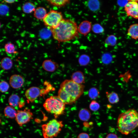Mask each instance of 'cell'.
<instances>
[{"instance_id": "1", "label": "cell", "mask_w": 138, "mask_h": 138, "mask_svg": "<svg viewBox=\"0 0 138 138\" xmlns=\"http://www.w3.org/2000/svg\"><path fill=\"white\" fill-rule=\"evenodd\" d=\"M50 29L54 38L59 42L68 41L78 36L76 22L70 19H63L56 27Z\"/></svg>"}, {"instance_id": "2", "label": "cell", "mask_w": 138, "mask_h": 138, "mask_svg": "<svg viewBox=\"0 0 138 138\" xmlns=\"http://www.w3.org/2000/svg\"><path fill=\"white\" fill-rule=\"evenodd\" d=\"M117 124L119 132L123 134H129L138 127V112L134 109H130L121 113Z\"/></svg>"}, {"instance_id": "3", "label": "cell", "mask_w": 138, "mask_h": 138, "mask_svg": "<svg viewBox=\"0 0 138 138\" xmlns=\"http://www.w3.org/2000/svg\"><path fill=\"white\" fill-rule=\"evenodd\" d=\"M65 105L58 96H52L47 99L43 106L48 112L53 114L56 118L64 113Z\"/></svg>"}, {"instance_id": "4", "label": "cell", "mask_w": 138, "mask_h": 138, "mask_svg": "<svg viewBox=\"0 0 138 138\" xmlns=\"http://www.w3.org/2000/svg\"><path fill=\"white\" fill-rule=\"evenodd\" d=\"M84 87V86L82 84L68 79L64 80L60 86V88L64 90L75 102L83 94Z\"/></svg>"}, {"instance_id": "5", "label": "cell", "mask_w": 138, "mask_h": 138, "mask_svg": "<svg viewBox=\"0 0 138 138\" xmlns=\"http://www.w3.org/2000/svg\"><path fill=\"white\" fill-rule=\"evenodd\" d=\"M62 121L55 119L49 121L42 126V133L44 138H54L60 133L63 126Z\"/></svg>"}, {"instance_id": "6", "label": "cell", "mask_w": 138, "mask_h": 138, "mask_svg": "<svg viewBox=\"0 0 138 138\" xmlns=\"http://www.w3.org/2000/svg\"><path fill=\"white\" fill-rule=\"evenodd\" d=\"M63 19L61 12L52 10L47 14L43 21L44 25L50 29L56 27Z\"/></svg>"}, {"instance_id": "7", "label": "cell", "mask_w": 138, "mask_h": 138, "mask_svg": "<svg viewBox=\"0 0 138 138\" xmlns=\"http://www.w3.org/2000/svg\"><path fill=\"white\" fill-rule=\"evenodd\" d=\"M33 115L30 110L27 108L23 110H17L16 120L18 124L21 126L29 122L32 118Z\"/></svg>"}, {"instance_id": "8", "label": "cell", "mask_w": 138, "mask_h": 138, "mask_svg": "<svg viewBox=\"0 0 138 138\" xmlns=\"http://www.w3.org/2000/svg\"><path fill=\"white\" fill-rule=\"evenodd\" d=\"M124 9L128 16L138 19V2L137 1H129L124 6Z\"/></svg>"}, {"instance_id": "9", "label": "cell", "mask_w": 138, "mask_h": 138, "mask_svg": "<svg viewBox=\"0 0 138 138\" xmlns=\"http://www.w3.org/2000/svg\"><path fill=\"white\" fill-rule=\"evenodd\" d=\"M40 89L36 87H32L26 91L25 95L27 99L31 102H33L41 93Z\"/></svg>"}, {"instance_id": "10", "label": "cell", "mask_w": 138, "mask_h": 138, "mask_svg": "<svg viewBox=\"0 0 138 138\" xmlns=\"http://www.w3.org/2000/svg\"><path fill=\"white\" fill-rule=\"evenodd\" d=\"M24 82L22 77L17 74H14L11 76L9 80L11 86L15 89H18L21 87L24 84Z\"/></svg>"}, {"instance_id": "11", "label": "cell", "mask_w": 138, "mask_h": 138, "mask_svg": "<svg viewBox=\"0 0 138 138\" xmlns=\"http://www.w3.org/2000/svg\"><path fill=\"white\" fill-rule=\"evenodd\" d=\"M58 96L65 104H72L76 102L64 90L61 88L58 91Z\"/></svg>"}, {"instance_id": "12", "label": "cell", "mask_w": 138, "mask_h": 138, "mask_svg": "<svg viewBox=\"0 0 138 138\" xmlns=\"http://www.w3.org/2000/svg\"><path fill=\"white\" fill-rule=\"evenodd\" d=\"M91 28V22L87 20H85L79 24L78 28V30L80 33L86 36L90 32Z\"/></svg>"}, {"instance_id": "13", "label": "cell", "mask_w": 138, "mask_h": 138, "mask_svg": "<svg viewBox=\"0 0 138 138\" xmlns=\"http://www.w3.org/2000/svg\"><path fill=\"white\" fill-rule=\"evenodd\" d=\"M58 64L50 60H44L42 64L43 68L46 71L53 72L56 70L58 67Z\"/></svg>"}, {"instance_id": "14", "label": "cell", "mask_w": 138, "mask_h": 138, "mask_svg": "<svg viewBox=\"0 0 138 138\" xmlns=\"http://www.w3.org/2000/svg\"><path fill=\"white\" fill-rule=\"evenodd\" d=\"M8 102L10 105L13 107H16L18 106L20 107H22L24 105V103H21L20 98L17 95L14 94L11 95L8 99Z\"/></svg>"}, {"instance_id": "15", "label": "cell", "mask_w": 138, "mask_h": 138, "mask_svg": "<svg viewBox=\"0 0 138 138\" xmlns=\"http://www.w3.org/2000/svg\"><path fill=\"white\" fill-rule=\"evenodd\" d=\"M127 34L133 39H138V24H134L130 25L128 30Z\"/></svg>"}, {"instance_id": "16", "label": "cell", "mask_w": 138, "mask_h": 138, "mask_svg": "<svg viewBox=\"0 0 138 138\" xmlns=\"http://www.w3.org/2000/svg\"><path fill=\"white\" fill-rule=\"evenodd\" d=\"M71 80L75 82L82 84L84 82L85 77L82 72L78 71L73 73L71 76Z\"/></svg>"}, {"instance_id": "17", "label": "cell", "mask_w": 138, "mask_h": 138, "mask_svg": "<svg viewBox=\"0 0 138 138\" xmlns=\"http://www.w3.org/2000/svg\"><path fill=\"white\" fill-rule=\"evenodd\" d=\"M46 9L42 7H38L35 9L34 13V16L39 19H43L46 15Z\"/></svg>"}, {"instance_id": "18", "label": "cell", "mask_w": 138, "mask_h": 138, "mask_svg": "<svg viewBox=\"0 0 138 138\" xmlns=\"http://www.w3.org/2000/svg\"><path fill=\"white\" fill-rule=\"evenodd\" d=\"M91 114L90 111L87 109L83 108L79 111L78 116L80 119L83 121L88 120L90 118Z\"/></svg>"}, {"instance_id": "19", "label": "cell", "mask_w": 138, "mask_h": 138, "mask_svg": "<svg viewBox=\"0 0 138 138\" xmlns=\"http://www.w3.org/2000/svg\"><path fill=\"white\" fill-rule=\"evenodd\" d=\"M4 113L6 116L13 119L16 117L17 112L13 107L10 106H7L5 108Z\"/></svg>"}, {"instance_id": "20", "label": "cell", "mask_w": 138, "mask_h": 138, "mask_svg": "<svg viewBox=\"0 0 138 138\" xmlns=\"http://www.w3.org/2000/svg\"><path fill=\"white\" fill-rule=\"evenodd\" d=\"M106 97L108 101L111 104H114L118 103L119 101V96L116 93L112 92L106 93Z\"/></svg>"}, {"instance_id": "21", "label": "cell", "mask_w": 138, "mask_h": 138, "mask_svg": "<svg viewBox=\"0 0 138 138\" xmlns=\"http://www.w3.org/2000/svg\"><path fill=\"white\" fill-rule=\"evenodd\" d=\"M2 67L5 70L10 69L13 65V62L11 60L9 57H5L2 59L1 62Z\"/></svg>"}, {"instance_id": "22", "label": "cell", "mask_w": 138, "mask_h": 138, "mask_svg": "<svg viewBox=\"0 0 138 138\" xmlns=\"http://www.w3.org/2000/svg\"><path fill=\"white\" fill-rule=\"evenodd\" d=\"M22 9L23 11L25 13H31L35 10V6L33 3L30 2H27L23 5Z\"/></svg>"}, {"instance_id": "23", "label": "cell", "mask_w": 138, "mask_h": 138, "mask_svg": "<svg viewBox=\"0 0 138 138\" xmlns=\"http://www.w3.org/2000/svg\"><path fill=\"white\" fill-rule=\"evenodd\" d=\"M87 5L90 10L96 11L99 8L100 3L97 0H90L87 2Z\"/></svg>"}, {"instance_id": "24", "label": "cell", "mask_w": 138, "mask_h": 138, "mask_svg": "<svg viewBox=\"0 0 138 138\" xmlns=\"http://www.w3.org/2000/svg\"><path fill=\"white\" fill-rule=\"evenodd\" d=\"M47 1L51 5L59 7L64 6L70 3V1L68 0H51Z\"/></svg>"}, {"instance_id": "25", "label": "cell", "mask_w": 138, "mask_h": 138, "mask_svg": "<svg viewBox=\"0 0 138 138\" xmlns=\"http://www.w3.org/2000/svg\"><path fill=\"white\" fill-rule=\"evenodd\" d=\"M117 37L114 35L113 34L110 35L105 40V44L109 46H114L117 43Z\"/></svg>"}, {"instance_id": "26", "label": "cell", "mask_w": 138, "mask_h": 138, "mask_svg": "<svg viewBox=\"0 0 138 138\" xmlns=\"http://www.w3.org/2000/svg\"><path fill=\"white\" fill-rule=\"evenodd\" d=\"M99 94V93L98 89L95 87L91 88L88 91V96L92 99H95L97 98Z\"/></svg>"}, {"instance_id": "27", "label": "cell", "mask_w": 138, "mask_h": 138, "mask_svg": "<svg viewBox=\"0 0 138 138\" xmlns=\"http://www.w3.org/2000/svg\"><path fill=\"white\" fill-rule=\"evenodd\" d=\"M4 48L5 51L8 53H17L14 44L12 43H8L6 44Z\"/></svg>"}, {"instance_id": "28", "label": "cell", "mask_w": 138, "mask_h": 138, "mask_svg": "<svg viewBox=\"0 0 138 138\" xmlns=\"http://www.w3.org/2000/svg\"><path fill=\"white\" fill-rule=\"evenodd\" d=\"M90 61V58L86 54H83L79 57L78 62L80 65L86 66L89 63Z\"/></svg>"}, {"instance_id": "29", "label": "cell", "mask_w": 138, "mask_h": 138, "mask_svg": "<svg viewBox=\"0 0 138 138\" xmlns=\"http://www.w3.org/2000/svg\"><path fill=\"white\" fill-rule=\"evenodd\" d=\"M52 34L51 30L48 28H43L42 29L40 32V37L43 39L49 38Z\"/></svg>"}, {"instance_id": "30", "label": "cell", "mask_w": 138, "mask_h": 138, "mask_svg": "<svg viewBox=\"0 0 138 138\" xmlns=\"http://www.w3.org/2000/svg\"><path fill=\"white\" fill-rule=\"evenodd\" d=\"M93 32L96 33H102L104 31L103 27L99 24H96L93 25L92 28Z\"/></svg>"}, {"instance_id": "31", "label": "cell", "mask_w": 138, "mask_h": 138, "mask_svg": "<svg viewBox=\"0 0 138 138\" xmlns=\"http://www.w3.org/2000/svg\"><path fill=\"white\" fill-rule=\"evenodd\" d=\"M100 106L99 103L95 100H92L89 105L90 109L93 111H96L99 108Z\"/></svg>"}, {"instance_id": "32", "label": "cell", "mask_w": 138, "mask_h": 138, "mask_svg": "<svg viewBox=\"0 0 138 138\" xmlns=\"http://www.w3.org/2000/svg\"><path fill=\"white\" fill-rule=\"evenodd\" d=\"M9 87V85L7 82L5 81H2L1 82L0 90L2 92H6L8 89Z\"/></svg>"}, {"instance_id": "33", "label": "cell", "mask_w": 138, "mask_h": 138, "mask_svg": "<svg viewBox=\"0 0 138 138\" xmlns=\"http://www.w3.org/2000/svg\"><path fill=\"white\" fill-rule=\"evenodd\" d=\"M9 8L5 4H2L0 6V14L2 15L6 14L8 12Z\"/></svg>"}, {"instance_id": "34", "label": "cell", "mask_w": 138, "mask_h": 138, "mask_svg": "<svg viewBox=\"0 0 138 138\" xmlns=\"http://www.w3.org/2000/svg\"><path fill=\"white\" fill-rule=\"evenodd\" d=\"M77 138H90V137L88 134L85 133H82L79 134Z\"/></svg>"}, {"instance_id": "35", "label": "cell", "mask_w": 138, "mask_h": 138, "mask_svg": "<svg viewBox=\"0 0 138 138\" xmlns=\"http://www.w3.org/2000/svg\"><path fill=\"white\" fill-rule=\"evenodd\" d=\"M128 2V1H118L117 3L119 6L124 7Z\"/></svg>"}, {"instance_id": "36", "label": "cell", "mask_w": 138, "mask_h": 138, "mask_svg": "<svg viewBox=\"0 0 138 138\" xmlns=\"http://www.w3.org/2000/svg\"><path fill=\"white\" fill-rule=\"evenodd\" d=\"M106 138H118V137L115 134L111 133L108 134Z\"/></svg>"}, {"instance_id": "37", "label": "cell", "mask_w": 138, "mask_h": 138, "mask_svg": "<svg viewBox=\"0 0 138 138\" xmlns=\"http://www.w3.org/2000/svg\"><path fill=\"white\" fill-rule=\"evenodd\" d=\"M4 2L8 3H14L15 1V0H4Z\"/></svg>"}]
</instances>
